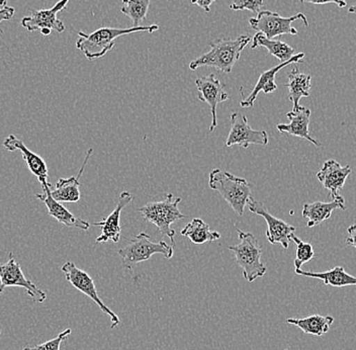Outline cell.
Here are the masks:
<instances>
[{
    "instance_id": "cell-1",
    "label": "cell",
    "mask_w": 356,
    "mask_h": 350,
    "mask_svg": "<svg viewBox=\"0 0 356 350\" xmlns=\"http://www.w3.org/2000/svg\"><path fill=\"white\" fill-rule=\"evenodd\" d=\"M250 42L249 35H240L236 39L215 40L210 44L211 50L197 59L193 60L189 64V69L195 71L200 67L209 66L229 74L232 72L234 65Z\"/></svg>"
},
{
    "instance_id": "cell-2",
    "label": "cell",
    "mask_w": 356,
    "mask_h": 350,
    "mask_svg": "<svg viewBox=\"0 0 356 350\" xmlns=\"http://www.w3.org/2000/svg\"><path fill=\"white\" fill-rule=\"evenodd\" d=\"M159 30L157 24L151 26H131L127 29L100 28L91 33L78 32L79 39L76 42V48L81 51L89 60L99 59L108 54L115 47V41L122 35H131L138 32L154 33Z\"/></svg>"
},
{
    "instance_id": "cell-3",
    "label": "cell",
    "mask_w": 356,
    "mask_h": 350,
    "mask_svg": "<svg viewBox=\"0 0 356 350\" xmlns=\"http://www.w3.org/2000/svg\"><path fill=\"white\" fill-rule=\"evenodd\" d=\"M209 186L219 193L238 216H243L247 202L253 198L250 182L221 169L211 171Z\"/></svg>"
},
{
    "instance_id": "cell-4",
    "label": "cell",
    "mask_w": 356,
    "mask_h": 350,
    "mask_svg": "<svg viewBox=\"0 0 356 350\" xmlns=\"http://www.w3.org/2000/svg\"><path fill=\"white\" fill-rule=\"evenodd\" d=\"M180 202L181 198H175L173 195L168 193L165 200L148 202L138 209L143 216L145 221L155 225L162 236H167L169 238L173 248L175 247V231L171 228V225L186 218V216L178 209Z\"/></svg>"
},
{
    "instance_id": "cell-5",
    "label": "cell",
    "mask_w": 356,
    "mask_h": 350,
    "mask_svg": "<svg viewBox=\"0 0 356 350\" xmlns=\"http://www.w3.org/2000/svg\"><path fill=\"white\" fill-rule=\"evenodd\" d=\"M118 253L121 256L124 269L133 273L137 264L150 260L154 254H162L167 260H170L175 248L163 240L153 242L148 234L142 232L129 240L126 246L120 249Z\"/></svg>"
},
{
    "instance_id": "cell-6",
    "label": "cell",
    "mask_w": 356,
    "mask_h": 350,
    "mask_svg": "<svg viewBox=\"0 0 356 350\" xmlns=\"http://www.w3.org/2000/svg\"><path fill=\"white\" fill-rule=\"evenodd\" d=\"M239 235L240 243L229 246V250L235 254L237 264L243 269V278L248 283L264 278L266 267L261 262L262 248L254 235L249 232L236 229Z\"/></svg>"
},
{
    "instance_id": "cell-7",
    "label": "cell",
    "mask_w": 356,
    "mask_h": 350,
    "mask_svg": "<svg viewBox=\"0 0 356 350\" xmlns=\"http://www.w3.org/2000/svg\"><path fill=\"white\" fill-rule=\"evenodd\" d=\"M297 21H302L305 26H309L308 19L302 13L284 17L273 11L260 10L256 17L249 19V24L253 30L264 33L268 39H275L284 35H297V29L293 26V22Z\"/></svg>"
},
{
    "instance_id": "cell-8",
    "label": "cell",
    "mask_w": 356,
    "mask_h": 350,
    "mask_svg": "<svg viewBox=\"0 0 356 350\" xmlns=\"http://www.w3.org/2000/svg\"><path fill=\"white\" fill-rule=\"evenodd\" d=\"M61 271L65 274L67 282L70 283L75 289L81 292L86 296L93 301L99 309L106 315L110 316L111 320V329H115L120 324V318L115 312L111 311L110 308L106 306L97 294V287H95V280L90 278V276L86 271L78 269L75 263L67 262L64 263Z\"/></svg>"
},
{
    "instance_id": "cell-9",
    "label": "cell",
    "mask_w": 356,
    "mask_h": 350,
    "mask_svg": "<svg viewBox=\"0 0 356 350\" xmlns=\"http://www.w3.org/2000/svg\"><path fill=\"white\" fill-rule=\"evenodd\" d=\"M22 287L33 299V303H44L47 294L37 287L32 280L24 276L21 265L15 262L13 252L10 253V260L3 264H0V295L3 294L6 287Z\"/></svg>"
},
{
    "instance_id": "cell-10",
    "label": "cell",
    "mask_w": 356,
    "mask_h": 350,
    "mask_svg": "<svg viewBox=\"0 0 356 350\" xmlns=\"http://www.w3.org/2000/svg\"><path fill=\"white\" fill-rule=\"evenodd\" d=\"M230 120L231 129L227 138V147L238 145L242 148L247 149L251 144L260 145V146H266L268 144L269 138L267 132L253 130L249 125L246 116L240 113H233Z\"/></svg>"
},
{
    "instance_id": "cell-11",
    "label": "cell",
    "mask_w": 356,
    "mask_h": 350,
    "mask_svg": "<svg viewBox=\"0 0 356 350\" xmlns=\"http://www.w3.org/2000/svg\"><path fill=\"white\" fill-rule=\"evenodd\" d=\"M251 213L260 216L266 220L267 225L266 237L270 244H280L284 249L289 248L291 236L296 228L284 221L277 219L269 213L264 202H256L254 198H251L247 202Z\"/></svg>"
},
{
    "instance_id": "cell-12",
    "label": "cell",
    "mask_w": 356,
    "mask_h": 350,
    "mask_svg": "<svg viewBox=\"0 0 356 350\" xmlns=\"http://www.w3.org/2000/svg\"><path fill=\"white\" fill-rule=\"evenodd\" d=\"M195 86L200 93L197 100L210 106L211 113L210 132L211 133L218 126V106L229 100L228 93L225 89V84L222 83L213 73H211L208 77L197 78L195 80Z\"/></svg>"
},
{
    "instance_id": "cell-13",
    "label": "cell",
    "mask_w": 356,
    "mask_h": 350,
    "mask_svg": "<svg viewBox=\"0 0 356 350\" xmlns=\"http://www.w3.org/2000/svg\"><path fill=\"white\" fill-rule=\"evenodd\" d=\"M70 0H60L50 10H41L31 11L29 17L22 19V26L29 32H35L42 30L56 31L62 33L65 31V24L57 19V15L66 10Z\"/></svg>"
},
{
    "instance_id": "cell-14",
    "label": "cell",
    "mask_w": 356,
    "mask_h": 350,
    "mask_svg": "<svg viewBox=\"0 0 356 350\" xmlns=\"http://www.w3.org/2000/svg\"><path fill=\"white\" fill-rule=\"evenodd\" d=\"M134 196L129 191H122L118 200L117 206L115 209L106 218L100 222L93 223L95 226L102 227V234L95 240V244L99 243L108 242L113 241V243H118L121 238V214L124 207L128 206L131 202H133Z\"/></svg>"
},
{
    "instance_id": "cell-15",
    "label": "cell",
    "mask_w": 356,
    "mask_h": 350,
    "mask_svg": "<svg viewBox=\"0 0 356 350\" xmlns=\"http://www.w3.org/2000/svg\"><path fill=\"white\" fill-rule=\"evenodd\" d=\"M353 173L350 165L342 166L339 162L334 159L327 160L323 164L321 170L317 173V178L323 186L329 191L333 198L339 197V191L344 186L348 176Z\"/></svg>"
},
{
    "instance_id": "cell-16",
    "label": "cell",
    "mask_w": 356,
    "mask_h": 350,
    "mask_svg": "<svg viewBox=\"0 0 356 350\" xmlns=\"http://www.w3.org/2000/svg\"><path fill=\"white\" fill-rule=\"evenodd\" d=\"M43 186L44 193H37L35 197L39 198L40 200L46 205L47 209H48L49 215L51 217L54 218L58 222L61 224L65 225L67 227L70 228H78L81 230H88L90 224L86 221L79 219V218L75 217L72 213L68 211L60 202H57L54 198L51 195V184L47 182V184H42Z\"/></svg>"
},
{
    "instance_id": "cell-17",
    "label": "cell",
    "mask_w": 356,
    "mask_h": 350,
    "mask_svg": "<svg viewBox=\"0 0 356 350\" xmlns=\"http://www.w3.org/2000/svg\"><path fill=\"white\" fill-rule=\"evenodd\" d=\"M286 117L289 120V124H278L277 129L280 133L302 138L315 145L316 147H321V144L310 135L309 126H310L311 111L308 108L300 106L299 108L293 109L291 111L286 113Z\"/></svg>"
},
{
    "instance_id": "cell-18",
    "label": "cell",
    "mask_w": 356,
    "mask_h": 350,
    "mask_svg": "<svg viewBox=\"0 0 356 350\" xmlns=\"http://www.w3.org/2000/svg\"><path fill=\"white\" fill-rule=\"evenodd\" d=\"M3 146L6 150L10 151V152L19 151L22 153V159L28 165L31 173L33 175L37 176L38 180H39L42 184L48 182L49 170L46 162L38 154L33 153L32 150H30L22 140H19V138L15 137V135L11 134L4 140Z\"/></svg>"
},
{
    "instance_id": "cell-19",
    "label": "cell",
    "mask_w": 356,
    "mask_h": 350,
    "mask_svg": "<svg viewBox=\"0 0 356 350\" xmlns=\"http://www.w3.org/2000/svg\"><path fill=\"white\" fill-rule=\"evenodd\" d=\"M304 53H299V54L293 56L289 61L284 62V63H280V65L273 67L269 70L264 71L260 75L259 79H258L257 83H256L254 88H253L252 93L246 99H242L241 104H240L242 108H252L254 106L258 95L261 91H264L266 95H270V93H275L277 89V84L275 83V77H277V73L282 68L291 65V64L300 63L304 59Z\"/></svg>"
},
{
    "instance_id": "cell-20",
    "label": "cell",
    "mask_w": 356,
    "mask_h": 350,
    "mask_svg": "<svg viewBox=\"0 0 356 350\" xmlns=\"http://www.w3.org/2000/svg\"><path fill=\"white\" fill-rule=\"evenodd\" d=\"M92 148L89 149L86 154L83 164L80 168L76 176H71L69 178H60L59 182L56 184L54 191H51V195L57 202H77L80 200V178L86 170V165L88 164L89 158L92 154Z\"/></svg>"
},
{
    "instance_id": "cell-21",
    "label": "cell",
    "mask_w": 356,
    "mask_h": 350,
    "mask_svg": "<svg viewBox=\"0 0 356 350\" xmlns=\"http://www.w3.org/2000/svg\"><path fill=\"white\" fill-rule=\"evenodd\" d=\"M343 197L333 198L332 202H315L312 204H305L302 208V217L308 219L309 228L322 224L324 221L330 219L334 209H346Z\"/></svg>"
},
{
    "instance_id": "cell-22",
    "label": "cell",
    "mask_w": 356,
    "mask_h": 350,
    "mask_svg": "<svg viewBox=\"0 0 356 350\" xmlns=\"http://www.w3.org/2000/svg\"><path fill=\"white\" fill-rule=\"evenodd\" d=\"M295 273L307 278H317L325 285L334 287H356V276L347 273L342 267H336L324 273H312L302 269H295Z\"/></svg>"
},
{
    "instance_id": "cell-23",
    "label": "cell",
    "mask_w": 356,
    "mask_h": 350,
    "mask_svg": "<svg viewBox=\"0 0 356 350\" xmlns=\"http://www.w3.org/2000/svg\"><path fill=\"white\" fill-rule=\"evenodd\" d=\"M312 77L300 72L297 66L293 67L289 73V82L286 84L289 88V100L293 102V109L300 106V100L302 97H310Z\"/></svg>"
},
{
    "instance_id": "cell-24",
    "label": "cell",
    "mask_w": 356,
    "mask_h": 350,
    "mask_svg": "<svg viewBox=\"0 0 356 350\" xmlns=\"http://www.w3.org/2000/svg\"><path fill=\"white\" fill-rule=\"evenodd\" d=\"M260 47L267 49L269 54L277 58L280 63L289 61L296 55L295 49L291 48L289 44L280 40L268 39L264 33L258 32L253 37L251 49L255 50Z\"/></svg>"
},
{
    "instance_id": "cell-25",
    "label": "cell",
    "mask_w": 356,
    "mask_h": 350,
    "mask_svg": "<svg viewBox=\"0 0 356 350\" xmlns=\"http://www.w3.org/2000/svg\"><path fill=\"white\" fill-rule=\"evenodd\" d=\"M332 316L312 315L306 318H289L286 320L288 324L295 325L299 327L302 332L310 335L321 336L326 334L330 330L333 324Z\"/></svg>"
},
{
    "instance_id": "cell-26",
    "label": "cell",
    "mask_w": 356,
    "mask_h": 350,
    "mask_svg": "<svg viewBox=\"0 0 356 350\" xmlns=\"http://www.w3.org/2000/svg\"><path fill=\"white\" fill-rule=\"evenodd\" d=\"M182 236L188 237L191 242L195 244L202 245L207 242H213V241L219 240L221 238V234L217 231H213L208 224L199 218H195L189 222L181 232Z\"/></svg>"
},
{
    "instance_id": "cell-27",
    "label": "cell",
    "mask_w": 356,
    "mask_h": 350,
    "mask_svg": "<svg viewBox=\"0 0 356 350\" xmlns=\"http://www.w3.org/2000/svg\"><path fill=\"white\" fill-rule=\"evenodd\" d=\"M151 0H122L121 11L130 17L133 26H140L146 21Z\"/></svg>"
},
{
    "instance_id": "cell-28",
    "label": "cell",
    "mask_w": 356,
    "mask_h": 350,
    "mask_svg": "<svg viewBox=\"0 0 356 350\" xmlns=\"http://www.w3.org/2000/svg\"><path fill=\"white\" fill-rule=\"evenodd\" d=\"M291 241H293L297 245V255H296L293 264H295L296 269H300L305 263L313 260L315 252H314L313 246L310 243L304 242L299 237H297L295 234L291 236Z\"/></svg>"
},
{
    "instance_id": "cell-29",
    "label": "cell",
    "mask_w": 356,
    "mask_h": 350,
    "mask_svg": "<svg viewBox=\"0 0 356 350\" xmlns=\"http://www.w3.org/2000/svg\"><path fill=\"white\" fill-rule=\"evenodd\" d=\"M71 333H72V330L67 328L62 331L57 337L53 338V340L46 341V342L35 345L33 347H24L22 350H60L61 343L67 340V338H68Z\"/></svg>"
},
{
    "instance_id": "cell-30",
    "label": "cell",
    "mask_w": 356,
    "mask_h": 350,
    "mask_svg": "<svg viewBox=\"0 0 356 350\" xmlns=\"http://www.w3.org/2000/svg\"><path fill=\"white\" fill-rule=\"evenodd\" d=\"M264 0H234L229 8L231 10H249L257 15L261 10Z\"/></svg>"
},
{
    "instance_id": "cell-31",
    "label": "cell",
    "mask_w": 356,
    "mask_h": 350,
    "mask_svg": "<svg viewBox=\"0 0 356 350\" xmlns=\"http://www.w3.org/2000/svg\"><path fill=\"white\" fill-rule=\"evenodd\" d=\"M302 3H311V4H329L332 3L337 6L338 8H346L347 3L345 0H299Z\"/></svg>"
},
{
    "instance_id": "cell-32",
    "label": "cell",
    "mask_w": 356,
    "mask_h": 350,
    "mask_svg": "<svg viewBox=\"0 0 356 350\" xmlns=\"http://www.w3.org/2000/svg\"><path fill=\"white\" fill-rule=\"evenodd\" d=\"M15 13V8H10V6H4V8H0V24L3 22L10 21ZM0 33H2L1 30H0Z\"/></svg>"
},
{
    "instance_id": "cell-33",
    "label": "cell",
    "mask_w": 356,
    "mask_h": 350,
    "mask_svg": "<svg viewBox=\"0 0 356 350\" xmlns=\"http://www.w3.org/2000/svg\"><path fill=\"white\" fill-rule=\"evenodd\" d=\"M347 233H348V236H347L346 240H345L346 241V244L356 249V224L348 227Z\"/></svg>"
},
{
    "instance_id": "cell-34",
    "label": "cell",
    "mask_w": 356,
    "mask_h": 350,
    "mask_svg": "<svg viewBox=\"0 0 356 350\" xmlns=\"http://www.w3.org/2000/svg\"><path fill=\"white\" fill-rule=\"evenodd\" d=\"M215 1L216 0H191V4L199 6L206 13H210L211 4Z\"/></svg>"
},
{
    "instance_id": "cell-35",
    "label": "cell",
    "mask_w": 356,
    "mask_h": 350,
    "mask_svg": "<svg viewBox=\"0 0 356 350\" xmlns=\"http://www.w3.org/2000/svg\"><path fill=\"white\" fill-rule=\"evenodd\" d=\"M51 32H52V31L47 30V29L41 31V33H43L44 35H50Z\"/></svg>"
},
{
    "instance_id": "cell-36",
    "label": "cell",
    "mask_w": 356,
    "mask_h": 350,
    "mask_svg": "<svg viewBox=\"0 0 356 350\" xmlns=\"http://www.w3.org/2000/svg\"><path fill=\"white\" fill-rule=\"evenodd\" d=\"M348 11L350 13H355V15H356V6H351Z\"/></svg>"
},
{
    "instance_id": "cell-37",
    "label": "cell",
    "mask_w": 356,
    "mask_h": 350,
    "mask_svg": "<svg viewBox=\"0 0 356 350\" xmlns=\"http://www.w3.org/2000/svg\"><path fill=\"white\" fill-rule=\"evenodd\" d=\"M8 0H0V6L4 8V6H6V4H8Z\"/></svg>"
},
{
    "instance_id": "cell-38",
    "label": "cell",
    "mask_w": 356,
    "mask_h": 350,
    "mask_svg": "<svg viewBox=\"0 0 356 350\" xmlns=\"http://www.w3.org/2000/svg\"><path fill=\"white\" fill-rule=\"evenodd\" d=\"M2 331L1 329H0V335H1Z\"/></svg>"
},
{
    "instance_id": "cell-39",
    "label": "cell",
    "mask_w": 356,
    "mask_h": 350,
    "mask_svg": "<svg viewBox=\"0 0 356 350\" xmlns=\"http://www.w3.org/2000/svg\"><path fill=\"white\" fill-rule=\"evenodd\" d=\"M284 350H289V349H284Z\"/></svg>"
}]
</instances>
